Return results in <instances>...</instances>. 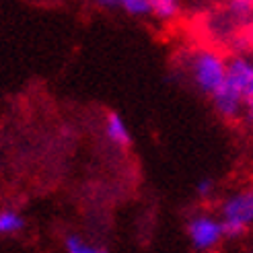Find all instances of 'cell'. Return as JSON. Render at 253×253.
<instances>
[{
    "instance_id": "1",
    "label": "cell",
    "mask_w": 253,
    "mask_h": 253,
    "mask_svg": "<svg viewBox=\"0 0 253 253\" xmlns=\"http://www.w3.org/2000/svg\"><path fill=\"white\" fill-rule=\"evenodd\" d=\"M226 68L229 58L212 47H198L187 58L189 81L206 97H212L226 83Z\"/></svg>"
},
{
    "instance_id": "2",
    "label": "cell",
    "mask_w": 253,
    "mask_h": 253,
    "mask_svg": "<svg viewBox=\"0 0 253 253\" xmlns=\"http://www.w3.org/2000/svg\"><path fill=\"white\" fill-rule=\"evenodd\" d=\"M226 239H241L253 226V187H237L218 204Z\"/></svg>"
},
{
    "instance_id": "3",
    "label": "cell",
    "mask_w": 253,
    "mask_h": 253,
    "mask_svg": "<svg viewBox=\"0 0 253 253\" xmlns=\"http://www.w3.org/2000/svg\"><path fill=\"white\" fill-rule=\"evenodd\" d=\"M185 233L192 247L202 253H210L214 249H218L220 243L226 239L222 218L208 210H200L192 214L185 222Z\"/></svg>"
},
{
    "instance_id": "4",
    "label": "cell",
    "mask_w": 253,
    "mask_h": 253,
    "mask_svg": "<svg viewBox=\"0 0 253 253\" xmlns=\"http://www.w3.org/2000/svg\"><path fill=\"white\" fill-rule=\"evenodd\" d=\"M226 84L241 97L247 105H253V58L245 54H235L229 58L226 68Z\"/></svg>"
},
{
    "instance_id": "5",
    "label": "cell",
    "mask_w": 253,
    "mask_h": 253,
    "mask_svg": "<svg viewBox=\"0 0 253 253\" xmlns=\"http://www.w3.org/2000/svg\"><path fill=\"white\" fill-rule=\"evenodd\" d=\"M210 103H212L214 111L218 113V118H222L224 122H237L243 118L245 103L226 83L210 97Z\"/></svg>"
},
{
    "instance_id": "6",
    "label": "cell",
    "mask_w": 253,
    "mask_h": 253,
    "mask_svg": "<svg viewBox=\"0 0 253 253\" xmlns=\"http://www.w3.org/2000/svg\"><path fill=\"white\" fill-rule=\"evenodd\" d=\"M103 134L105 138L118 148H128L132 144V130L128 122L118 111H109L103 120Z\"/></svg>"
},
{
    "instance_id": "7",
    "label": "cell",
    "mask_w": 253,
    "mask_h": 253,
    "mask_svg": "<svg viewBox=\"0 0 253 253\" xmlns=\"http://www.w3.org/2000/svg\"><path fill=\"white\" fill-rule=\"evenodd\" d=\"M99 8L105 10H120L132 19L148 17V0H93Z\"/></svg>"
},
{
    "instance_id": "8",
    "label": "cell",
    "mask_w": 253,
    "mask_h": 253,
    "mask_svg": "<svg viewBox=\"0 0 253 253\" xmlns=\"http://www.w3.org/2000/svg\"><path fill=\"white\" fill-rule=\"evenodd\" d=\"M183 0H148V17L159 23H173L181 12Z\"/></svg>"
},
{
    "instance_id": "9",
    "label": "cell",
    "mask_w": 253,
    "mask_h": 253,
    "mask_svg": "<svg viewBox=\"0 0 253 253\" xmlns=\"http://www.w3.org/2000/svg\"><path fill=\"white\" fill-rule=\"evenodd\" d=\"M62 245H64V253H109L105 245L95 243L79 233H68Z\"/></svg>"
},
{
    "instance_id": "10",
    "label": "cell",
    "mask_w": 253,
    "mask_h": 253,
    "mask_svg": "<svg viewBox=\"0 0 253 253\" xmlns=\"http://www.w3.org/2000/svg\"><path fill=\"white\" fill-rule=\"evenodd\" d=\"M25 229L23 214L12 208H0V235H17Z\"/></svg>"
},
{
    "instance_id": "11",
    "label": "cell",
    "mask_w": 253,
    "mask_h": 253,
    "mask_svg": "<svg viewBox=\"0 0 253 253\" xmlns=\"http://www.w3.org/2000/svg\"><path fill=\"white\" fill-rule=\"evenodd\" d=\"M226 12L237 23L253 21V0H226Z\"/></svg>"
},
{
    "instance_id": "12",
    "label": "cell",
    "mask_w": 253,
    "mask_h": 253,
    "mask_svg": "<svg viewBox=\"0 0 253 253\" xmlns=\"http://www.w3.org/2000/svg\"><path fill=\"white\" fill-rule=\"evenodd\" d=\"M214 194H216V183L210 177H202V179L196 183V196L200 200H210Z\"/></svg>"
},
{
    "instance_id": "13",
    "label": "cell",
    "mask_w": 253,
    "mask_h": 253,
    "mask_svg": "<svg viewBox=\"0 0 253 253\" xmlns=\"http://www.w3.org/2000/svg\"><path fill=\"white\" fill-rule=\"evenodd\" d=\"M249 253H253V251H249Z\"/></svg>"
}]
</instances>
